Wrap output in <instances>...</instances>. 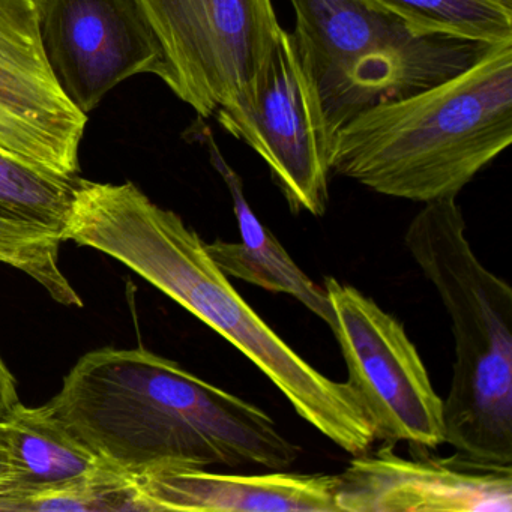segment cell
<instances>
[{
    "label": "cell",
    "instance_id": "obj_1",
    "mask_svg": "<svg viewBox=\"0 0 512 512\" xmlns=\"http://www.w3.org/2000/svg\"><path fill=\"white\" fill-rule=\"evenodd\" d=\"M46 406L131 476L161 463L287 470L301 455L262 407L143 347L86 353Z\"/></svg>",
    "mask_w": 512,
    "mask_h": 512
},
{
    "label": "cell",
    "instance_id": "obj_2",
    "mask_svg": "<svg viewBox=\"0 0 512 512\" xmlns=\"http://www.w3.org/2000/svg\"><path fill=\"white\" fill-rule=\"evenodd\" d=\"M67 239L124 263L214 329L335 445L353 457L373 448V424L349 383L329 379L296 353L244 301L176 212L155 205L131 182L89 181L77 191Z\"/></svg>",
    "mask_w": 512,
    "mask_h": 512
},
{
    "label": "cell",
    "instance_id": "obj_3",
    "mask_svg": "<svg viewBox=\"0 0 512 512\" xmlns=\"http://www.w3.org/2000/svg\"><path fill=\"white\" fill-rule=\"evenodd\" d=\"M512 142V41L409 97L376 104L335 133L331 170L410 202L455 199Z\"/></svg>",
    "mask_w": 512,
    "mask_h": 512
},
{
    "label": "cell",
    "instance_id": "obj_4",
    "mask_svg": "<svg viewBox=\"0 0 512 512\" xmlns=\"http://www.w3.org/2000/svg\"><path fill=\"white\" fill-rule=\"evenodd\" d=\"M404 244L451 319L455 362L443 400L445 443L473 463L511 467V287L473 253L457 197L425 203Z\"/></svg>",
    "mask_w": 512,
    "mask_h": 512
},
{
    "label": "cell",
    "instance_id": "obj_5",
    "mask_svg": "<svg viewBox=\"0 0 512 512\" xmlns=\"http://www.w3.org/2000/svg\"><path fill=\"white\" fill-rule=\"evenodd\" d=\"M293 37L313 71L332 133L376 104L431 88L491 46L419 35L358 0H290Z\"/></svg>",
    "mask_w": 512,
    "mask_h": 512
},
{
    "label": "cell",
    "instance_id": "obj_6",
    "mask_svg": "<svg viewBox=\"0 0 512 512\" xmlns=\"http://www.w3.org/2000/svg\"><path fill=\"white\" fill-rule=\"evenodd\" d=\"M164 58L161 82L208 119L253 100L281 28L272 0H137Z\"/></svg>",
    "mask_w": 512,
    "mask_h": 512
},
{
    "label": "cell",
    "instance_id": "obj_7",
    "mask_svg": "<svg viewBox=\"0 0 512 512\" xmlns=\"http://www.w3.org/2000/svg\"><path fill=\"white\" fill-rule=\"evenodd\" d=\"M323 287L347 383L370 418L376 440L406 442L410 451H436L445 443L443 398L404 326L350 284L328 277Z\"/></svg>",
    "mask_w": 512,
    "mask_h": 512
},
{
    "label": "cell",
    "instance_id": "obj_8",
    "mask_svg": "<svg viewBox=\"0 0 512 512\" xmlns=\"http://www.w3.org/2000/svg\"><path fill=\"white\" fill-rule=\"evenodd\" d=\"M215 119L268 166L293 214L325 215L329 205V127L319 88L292 32L283 29L253 100L221 107Z\"/></svg>",
    "mask_w": 512,
    "mask_h": 512
},
{
    "label": "cell",
    "instance_id": "obj_9",
    "mask_svg": "<svg viewBox=\"0 0 512 512\" xmlns=\"http://www.w3.org/2000/svg\"><path fill=\"white\" fill-rule=\"evenodd\" d=\"M41 37L56 82L83 115L130 77L163 80V52L137 0H43Z\"/></svg>",
    "mask_w": 512,
    "mask_h": 512
},
{
    "label": "cell",
    "instance_id": "obj_10",
    "mask_svg": "<svg viewBox=\"0 0 512 512\" xmlns=\"http://www.w3.org/2000/svg\"><path fill=\"white\" fill-rule=\"evenodd\" d=\"M338 476L340 512H511L512 466L488 467L460 455L410 458L383 442L355 455Z\"/></svg>",
    "mask_w": 512,
    "mask_h": 512
},
{
    "label": "cell",
    "instance_id": "obj_11",
    "mask_svg": "<svg viewBox=\"0 0 512 512\" xmlns=\"http://www.w3.org/2000/svg\"><path fill=\"white\" fill-rule=\"evenodd\" d=\"M43 0H0V118L49 146L77 176L88 125L53 76L41 37Z\"/></svg>",
    "mask_w": 512,
    "mask_h": 512
},
{
    "label": "cell",
    "instance_id": "obj_12",
    "mask_svg": "<svg viewBox=\"0 0 512 512\" xmlns=\"http://www.w3.org/2000/svg\"><path fill=\"white\" fill-rule=\"evenodd\" d=\"M133 479L148 511L340 512L338 476L326 473L235 475L161 463Z\"/></svg>",
    "mask_w": 512,
    "mask_h": 512
},
{
    "label": "cell",
    "instance_id": "obj_13",
    "mask_svg": "<svg viewBox=\"0 0 512 512\" xmlns=\"http://www.w3.org/2000/svg\"><path fill=\"white\" fill-rule=\"evenodd\" d=\"M79 179L0 154V262L26 272L59 304L80 308L59 266Z\"/></svg>",
    "mask_w": 512,
    "mask_h": 512
},
{
    "label": "cell",
    "instance_id": "obj_14",
    "mask_svg": "<svg viewBox=\"0 0 512 512\" xmlns=\"http://www.w3.org/2000/svg\"><path fill=\"white\" fill-rule=\"evenodd\" d=\"M206 145L212 164L229 188L241 235L239 242L217 239L212 244H206L218 268L227 277L247 281L269 292L293 296L332 328L334 316L325 287L314 283L296 265L274 233L256 217L245 197L241 176L227 163L209 131L206 133Z\"/></svg>",
    "mask_w": 512,
    "mask_h": 512
},
{
    "label": "cell",
    "instance_id": "obj_15",
    "mask_svg": "<svg viewBox=\"0 0 512 512\" xmlns=\"http://www.w3.org/2000/svg\"><path fill=\"white\" fill-rule=\"evenodd\" d=\"M17 490L31 491L61 485L115 467L77 440L49 407L20 403L4 419Z\"/></svg>",
    "mask_w": 512,
    "mask_h": 512
},
{
    "label": "cell",
    "instance_id": "obj_16",
    "mask_svg": "<svg viewBox=\"0 0 512 512\" xmlns=\"http://www.w3.org/2000/svg\"><path fill=\"white\" fill-rule=\"evenodd\" d=\"M377 13L403 22L419 35H439L475 43L512 41V11L488 0H358Z\"/></svg>",
    "mask_w": 512,
    "mask_h": 512
},
{
    "label": "cell",
    "instance_id": "obj_17",
    "mask_svg": "<svg viewBox=\"0 0 512 512\" xmlns=\"http://www.w3.org/2000/svg\"><path fill=\"white\" fill-rule=\"evenodd\" d=\"M0 154L16 158L38 169L49 170L58 175L70 176L65 172L55 152L44 145L38 137L11 122L0 118Z\"/></svg>",
    "mask_w": 512,
    "mask_h": 512
},
{
    "label": "cell",
    "instance_id": "obj_18",
    "mask_svg": "<svg viewBox=\"0 0 512 512\" xmlns=\"http://www.w3.org/2000/svg\"><path fill=\"white\" fill-rule=\"evenodd\" d=\"M19 404L16 379L0 356V421L7 419Z\"/></svg>",
    "mask_w": 512,
    "mask_h": 512
},
{
    "label": "cell",
    "instance_id": "obj_19",
    "mask_svg": "<svg viewBox=\"0 0 512 512\" xmlns=\"http://www.w3.org/2000/svg\"><path fill=\"white\" fill-rule=\"evenodd\" d=\"M13 478L10 448H8L7 433L4 421H0V484H7Z\"/></svg>",
    "mask_w": 512,
    "mask_h": 512
},
{
    "label": "cell",
    "instance_id": "obj_20",
    "mask_svg": "<svg viewBox=\"0 0 512 512\" xmlns=\"http://www.w3.org/2000/svg\"><path fill=\"white\" fill-rule=\"evenodd\" d=\"M491 4L497 5V7L505 8V10L512 11V0H488Z\"/></svg>",
    "mask_w": 512,
    "mask_h": 512
}]
</instances>
